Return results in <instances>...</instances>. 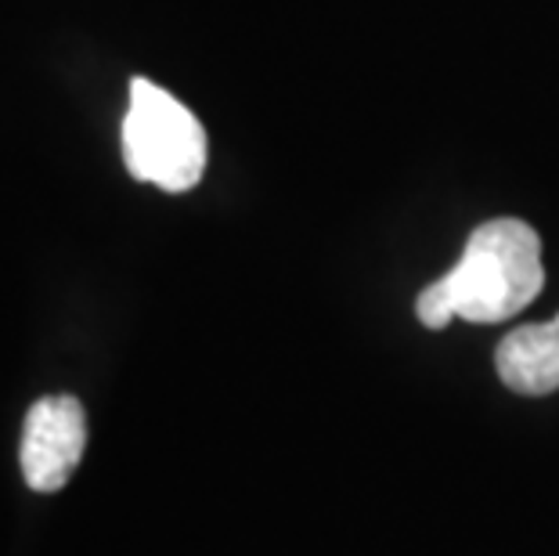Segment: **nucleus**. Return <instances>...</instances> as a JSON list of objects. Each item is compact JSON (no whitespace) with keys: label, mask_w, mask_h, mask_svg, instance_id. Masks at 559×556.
Here are the masks:
<instances>
[{"label":"nucleus","mask_w":559,"mask_h":556,"mask_svg":"<svg viewBox=\"0 0 559 556\" xmlns=\"http://www.w3.org/2000/svg\"><path fill=\"white\" fill-rule=\"evenodd\" d=\"M498 376L509 390L542 398L559 390V315L552 322L513 329L495 351Z\"/></svg>","instance_id":"obj_4"},{"label":"nucleus","mask_w":559,"mask_h":556,"mask_svg":"<svg viewBox=\"0 0 559 556\" xmlns=\"http://www.w3.org/2000/svg\"><path fill=\"white\" fill-rule=\"evenodd\" d=\"M542 286L538 232L516 217H495L473 228L459 264L419 293L415 315L426 329H444L451 318L491 326L520 315Z\"/></svg>","instance_id":"obj_1"},{"label":"nucleus","mask_w":559,"mask_h":556,"mask_svg":"<svg viewBox=\"0 0 559 556\" xmlns=\"http://www.w3.org/2000/svg\"><path fill=\"white\" fill-rule=\"evenodd\" d=\"M87 448V412L73 394L40 398L26 412L19 463L33 492H58L76 473Z\"/></svg>","instance_id":"obj_3"},{"label":"nucleus","mask_w":559,"mask_h":556,"mask_svg":"<svg viewBox=\"0 0 559 556\" xmlns=\"http://www.w3.org/2000/svg\"><path fill=\"white\" fill-rule=\"evenodd\" d=\"M123 159L138 181L163 192H188L206 170V130L170 91L138 76L123 116Z\"/></svg>","instance_id":"obj_2"}]
</instances>
